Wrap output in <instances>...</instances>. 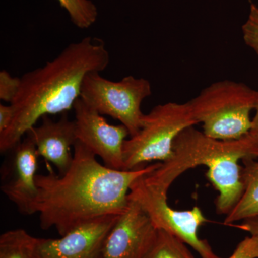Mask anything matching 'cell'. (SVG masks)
<instances>
[{
  "label": "cell",
  "instance_id": "obj_10",
  "mask_svg": "<svg viewBox=\"0 0 258 258\" xmlns=\"http://www.w3.org/2000/svg\"><path fill=\"white\" fill-rule=\"evenodd\" d=\"M11 151L13 156L3 178L1 191L16 205L20 213L32 215L35 214L34 207L38 192L36 171L40 156L29 134Z\"/></svg>",
  "mask_w": 258,
  "mask_h": 258
},
{
  "label": "cell",
  "instance_id": "obj_16",
  "mask_svg": "<svg viewBox=\"0 0 258 258\" xmlns=\"http://www.w3.org/2000/svg\"><path fill=\"white\" fill-rule=\"evenodd\" d=\"M145 258H195L186 244L176 236L158 230L157 238Z\"/></svg>",
  "mask_w": 258,
  "mask_h": 258
},
{
  "label": "cell",
  "instance_id": "obj_21",
  "mask_svg": "<svg viewBox=\"0 0 258 258\" xmlns=\"http://www.w3.org/2000/svg\"><path fill=\"white\" fill-rule=\"evenodd\" d=\"M14 109L11 104H0V134L4 133L14 118Z\"/></svg>",
  "mask_w": 258,
  "mask_h": 258
},
{
  "label": "cell",
  "instance_id": "obj_2",
  "mask_svg": "<svg viewBox=\"0 0 258 258\" xmlns=\"http://www.w3.org/2000/svg\"><path fill=\"white\" fill-rule=\"evenodd\" d=\"M109 62L105 42L86 37L70 44L42 67L24 74L11 103L14 118L8 130L0 134V152H10L45 115L67 113L74 108L81 98L86 75L102 72Z\"/></svg>",
  "mask_w": 258,
  "mask_h": 258
},
{
  "label": "cell",
  "instance_id": "obj_11",
  "mask_svg": "<svg viewBox=\"0 0 258 258\" xmlns=\"http://www.w3.org/2000/svg\"><path fill=\"white\" fill-rule=\"evenodd\" d=\"M119 216L95 219L59 239L38 238L37 258H101L105 239Z\"/></svg>",
  "mask_w": 258,
  "mask_h": 258
},
{
  "label": "cell",
  "instance_id": "obj_3",
  "mask_svg": "<svg viewBox=\"0 0 258 258\" xmlns=\"http://www.w3.org/2000/svg\"><path fill=\"white\" fill-rule=\"evenodd\" d=\"M258 91L244 83L218 81L188 101L195 120L211 138L237 140L252 128L251 111L255 109Z\"/></svg>",
  "mask_w": 258,
  "mask_h": 258
},
{
  "label": "cell",
  "instance_id": "obj_9",
  "mask_svg": "<svg viewBox=\"0 0 258 258\" xmlns=\"http://www.w3.org/2000/svg\"><path fill=\"white\" fill-rule=\"evenodd\" d=\"M158 230L137 202L128 207L107 235L101 258H145L157 238Z\"/></svg>",
  "mask_w": 258,
  "mask_h": 258
},
{
  "label": "cell",
  "instance_id": "obj_22",
  "mask_svg": "<svg viewBox=\"0 0 258 258\" xmlns=\"http://www.w3.org/2000/svg\"><path fill=\"white\" fill-rule=\"evenodd\" d=\"M237 228L248 232L251 235L258 237V217L244 220L240 225H234Z\"/></svg>",
  "mask_w": 258,
  "mask_h": 258
},
{
  "label": "cell",
  "instance_id": "obj_14",
  "mask_svg": "<svg viewBox=\"0 0 258 258\" xmlns=\"http://www.w3.org/2000/svg\"><path fill=\"white\" fill-rule=\"evenodd\" d=\"M244 191L235 208L227 215L224 224L234 225L241 220L258 217V160L252 158L242 159Z\"/></svg>",
  "mask_w": 258,
  "mask_h": 258
},
{
  "label": "cell",
  "instance_id": "obj_18",
  "mask_svg": "<svg viewBox=\"0 0 258 258\" xmlns=\"http://www.w3.org/2000/svg\"><path fill=\"white\" fill-rule=\"evenodd\" d=\"M242 30L244 43L258 55V7L253 3L250 5L248 18Z\"/></svg>",
  "mask_w": 258,
  "mask_h": 258
},
{
  "label": "cell",
  "instance_id": "obj_1",
  "mask_svg": "<svg viewBox=\"0 0 258 258\" xmlns=\"http://www.w3.org/2000/svg\"><path fill=\"white\" fill-rule=\"evenodd\" d=\"M160 163L115 170L100 164L96 156L77 141L72 164L64 174H37L34 210L40 215V227L45 230L55 227L63 236L95 219L122 215L128 207L131 186Z\"/></svg>",
  "mask_w": 258,
  "mask_h": 258
},
{
  "label": "cell",
  "instance_id": "obj_7",
  "mask_svg": "<svg viewBox=\"0 0 258 258\" xmlns=\"http://www.w3.org/2000/svg\"><path fill=\"white\" fill-rule=\"evenodd\" d=\"M144 176L131 186L128 198L142 207L156 228L176 236L192 247L202 258H221L215 253L206 240L199 237L200 227L208 222L201 209L199 207L188 210L171 208L168 205L167 193L148 184Z\"/></svg>",
  "mask_w": 258,
  "mask_h": 258
},
{
  "label": "cell",
  "instance_id": "obj_17",
  "mask_svg": "<svg viewBox=\"0 0 258 258\" xmlns=\"http://www.w3.org/2000/svg\"><path fill=\"white\" fill-rule=\"evenodd\" d=\"M69 13L71 22L80 29H88L96 23L98 9L91 0H57Z\"/></svg>",
  "mask_w": 258,
  "mask_h": 258
},
{
  "label": "cell",
  "instance_id": "obj_15",
  "mask_svg": "<svg viewBox=\"0 0 258 258\" xmlns=\"http://www.w3.org/2000/svg\"><path fill=\"white\" fill-rule=\"evenodd\" d=\"M37 241L23 229L7 231L0 237V258H37Z\"/></svg>",
  "mask_w": 258,
  "mask_h": 258
},
{
  "label": "cell",
  "instance_id": "obj_4",
  "mask_svg": "<svg viewBox=\"0 0 258 258\" xmlns=\"http://www.w3.org/2000/svg\"><path fill=\"white\" fill-rule=\"evenodd\" d=\"M240 155L244 159L258 158V149L248 134L237 140L211 138L195 126L184 129L173 145V156L161 162L156 170L144 176L146 182L167 193L174 181L185 171L225 156Z\"/></svg>",
  "mask_w": 258,
  "mask_h": 258
},
{
  "label": "cell",
  "instance_id": "obj_8",
  "mask_svg": "<svg viewBox=\"0 0 258 258\" xmlns=\"http://www.w3.org/2000/svg\"><path fill=\"white\" fill-rule=\"evenodd\" d=\"M75 125L79 142L101 158L104 165L123 170V147L129 135L124 125L109 124L81 98L75 103Z\"/></svg>",
  "mask_w": 258,
  "mask_h": 258
},
{
  "label": "cell",
  "instance_id": "obj_5",
  "mask_svg": "<svg viewBox=\"0 0 258 258\" xmlns=\"http://www.w3.org/2000/svg\"><path fill=\"white\" fill-rule=\"evenodd\" d=\"M189 102L158 105L147 114L138 133L126 139L123 147V170H133L154 161H167L173 145L184 129L198 124Z\"/></svg>",
  "mask_w": 258,
  "mask_h": 258
},
{
  "label": "cell",
  "instance_id": "obj_19",
  "mask_svg": "<svg viewBox=\"0 0 258 258\" xmlns=\"http://www.w3.org/2000/svg\"><path fill=\"white\" fill-rule=\"evenodd\" d=\"M20 78L13 77L5 70L0 72V99L11 104L20 87Z\"/></svg>",
  "mask_w": 258,
  "mask_h": 258
},
{
  "label": "cell",
  "instance_id": "obj_23",
  "mask_svg": "<svg viewBox=\"0 0 258 258\" xmlns=\"http://www.w3.org/2000/svg\"><path fill=\"white\" fill-rule=\"evenodd\" d=\"M256 113L252 119V128L249 131L248 136L253 141L254 144L258 149V101L256 106Z\"/></svg>",
  "mask_w": 258,
  "mask_h": 258
},
{
  "label": "cell",
  "instance_id": "obj_20",
  "mask_svg": "<svg viewBox=\"0 0 258 258\" xmlns=\"http://www.w3.org/2000/svg\"><path fill=\"white\" fill-rule=\"evenodd\" d=\"M228 258H258V237L251 235L244 238Z\"/></svg>",
  "mask_w": 258,
  "mask_h": 258
},
{
  "label": "cell",
  "instance_id": "obj_6",
  "mask_svg": "<svg viewBox=\"0 0 258 258\" xmlns=\"http://www.w3.org/2000/svg\"><path fill=\"white\" fill-rule=\"evenodd\" d=\"M152 93L147 79L128 76L120 81H111L93 72L83 80L81 98L100 114L119 120L133 137L143 123L142 103Z\"/></svg>",
  "mask_w": 258,
  "mask_h": 258
},
{
  "label": "cell",
  "instance_id": "obj_12",
  "mask_svg": "<svg viewBox=\"0 0 258 258\" xmlns=\"http://www.w3.org/2000/svg\"><path fill=\"white\" fill-rule=\"evenodd\" d=\"M41 124L34 126L27 134H30L40 157L52 163L62 175L72 164L74 147L78 139L75 121L69 119L67 113H62L57 121H53L45 115Z\"/></svg>",
  "mask_w": 258,
  "mask_h": 258
},
{
  "label": "cell",
  "instance_id": "obj_13",
  "mask_svg": "<svg viewBox=\"0 0 258 258\" xmlns=\"http://www.w3.org/2000/svg\"><path fill=\"white\" fill-rule=\"evenodd\" d=\"M240 159H243L242 156L233 154L207 164V178L219 192L215 205L216 211L220 215H228L243 194L242 167L239 164Z\"/></svg>",
  "mask_w": 258,
  "mask_h": 258
}]
</instances>
